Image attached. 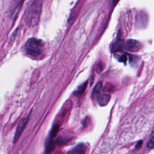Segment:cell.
<instances>
[{
	"label": "cell",
	"mask_w": 154,
	"mask_h": 154,
	"mask_svg": "<svg viewBox=\"0 0 154 154\" xmlns=\"http://www.w3.org/2000/svg\"><path fill=\"white\" fill-rule=\"evenodd\" d=\"M43 0H31L26 10L25 19L26 23L30 26L36 25L40 19Z\"/></svg>",
	"instance_id": "1"
},
{
	"label": "cell",
	"mask_w": 154,
	"mask_h": 154,
	"mask_svg": "<svg viewBox=\"0 0 154 154\" xmlns=\"http://www.w3.org/2000/svg\"><path fill=\"white\" fill-rule=\"evenodd\" d=\"M25 50L29 56L32 58L38 57L43 50V43L41 40L35 38H29L25 45Z\"/></svg>",
	"instance_id": "2"
},
{
	"label": "cell",
	"mask_w": 154,
	"mask_h": 154,
	"mask_svg": "<svg viewBox=\"0 0 154 154\" xmlns=\"http://www.w3.org/2000/svg\"><path fill=\"white\" fill-rule=\"evenodd\" d=\"M141 48V43L135 40H128L125 42H118L114 44V50L125 49L129 52H137Z\"/></svg>",
	"instance_id": "3"
},
{
	"label": "cell",
	"mask_w": 154,
	"mask_h": 154,
	"mask_svg": "<svg viewBox=\"0 0 154 154\" xmlns=\"http://www.w3.org/2000/svg\"><path fill=\"white\" fill-rule=\"evenodd\" d=\"M28 120L29 119H28V117L26 118L22 119L18 124L16 130L15 134H14V143H16L17 141V140H19V138H20L23 130L25 129V127L26 126V125L28 122Z\"/></svg>",
	"instance_id": "4"
},
{
	"label": "cell",
	"mask_w": 154,
	"mask_h": 154,
	"mask_svg": "<svg viewBox=\"0 0 154 154\" xmlns=\"http://www.w3.org/2000/svg\"><path fill=\"white\" fill-rule=\"evenodd\" d=\"M86 149V146L84 144L80 143L77 144L70 151H69L68 154H85Z\"/></svg>",
	"instance_id": "5"
},
{
	"label": "cell",
	"mask_w": 154,
	"mask_h": 154,
	"mask_svg": "<svg viewBox=\"0 0 154 154\" xmlns=\"http://www.w3.org/2000/svg\"><path fill=\"white\" fill-rule=\"evenodd\" d=\"M111 99V95L108 93H103L100 94V96L97 97L98 103L100 106H103L106 105L109 102Z\"/></svg>",
	"instance_id": "6"
},
{
	"label": "cell",
	"mask_w": 154,
	"mask_h": 154,
	"mask_svg": "<svg viewBox=\"0 0 154 154\" xmlns=\"http://www.w3.org/2000/svg\"><path fill=\"white\" fill-rule=\"evenodd\" d=\"M102 87H103V85H102V82H98L94 87L93 92H92V97L94 99H97V97L100 96L101 93V91L102 90Z\"/></svg>",
	"instance_id": "7"
},
{
	"label": "cell",
	"mask_w": 154,
	"mask_h": 154,
	"mask_svg": "<svg viewBox=\"0 0 154 154\" xmlns=\"http://www.w3.org/2000/svg\"><path fill=\"white\" fill-rule=\"evenodd\" d=\"M55 147V142L54 141V138L50 136V138L48 140L46 143V153H49Z\"/></svg>",
	"instance_id": "8"
},
{
	"label": "cell",
	"mask_w": 154,
	"mask_h": 154,
	"mask_svg": "<svg viewBox=\"0 0 154 154\" xmlns=\"http://www.w3.org/2000/svg\"><path fill=\"white\" fill-rule=\"evenodd\" d=\"M70 139V137L69 135H61L57 139V143L59 145H64L66 144Z\"/></svg>",
	"instance_id": "9"
},
{
	"label": "cell",
	"mask_w": 154,
	"mask_h": 154,
	"mask_svg": "<svg viewBox=\"0 0 154 154\" xmlns=\"http://www.w3.org/2000/svg\"><path fill=\"white\" fill-rule=\"evenodd\" d=\"M86 86H87V82L85 84H83L82 85H81L78 88L77 91L75 92V95L78 96L81 95L84 92V91L85 90V88H86Z\"/></svg>",
	"instance_id": "10"
},
{
	"label": "cell",
	"mask_w": 154,
	"mask_h": 154,
	"mask_svg": "<svg viewBox=\"0 0 154 154\" xmlns=\"http://www.w3.org/2000/svg\"><path fill=\"white\" fill-rule=\"evenodd\" d=\"M58 130H59V126H58V125H55L54 126V128H53V129H52V131H51V137L54 138V137L56 136V135H57V134Z\"/></svg>",
	"instance_id": "11"
},
{
	"label": "cell",
	"mask_w": 154,
	"mask_h": 154,
	"mask_svg": "<svg viewBox=\"0 0 154 154\" xmlns=\"http://www.w3.org/2000/svg\"><path fill=\"white\" fill-rule=\"evenodd\" d=\"M147 147L149 149L154 148V137L149 141V143L147 144Z\"/></svg>",
	"instance_id": "12"
},
{
	"label": "cell",
	"mask_w": 154,
	"mask_h": 154,
	"mask_svg": "<svg viewBox=\"0 0 154 154\" xmlns=\"http://www.w3.org/2000/svg\"><path fill=\"white\" fill-rule=\"evenodd\" d=\"M128 60V57H127V55L126 54H123L122 55L120 58H119V61L120 62H126Z\"/></svg>",
	"instance_id": "13"
},
{
	"label": "cell",
	"mask_w": 154,
	"mask_h": 154,
	"mask_svg": "<svg viewBox=\"0 0 154 154\" xmlns=\"http://www.w3.org/2000/svg\"><path fill=\"white\" fill-rule=\"evenodd\" d=\"M119 1V0H113L112 1V5L113 6H115L117 4V2Z\"/></svg>",
	"instance_id": "14"
}]
</instances>
